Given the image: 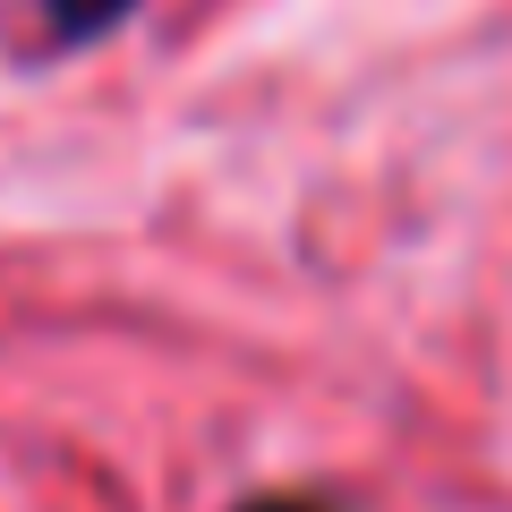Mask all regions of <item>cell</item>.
<instances>
[{"instance_id":"cell-1","label":"cell","mask_w":512,"mask_h":512,"mask_svg":"<svg viewBox=\"0 0 512 512\" xmlns=\"http://www.w3.org/2000/svg\"><path fill=\"white\" fill-rule=\"evenodd\" d=\"M137 0H43V43H94L128 18Z\"/></svg>"},{"instance_id":"cell-2","label":"cell","mask_w":512,"mask_h":512,"mask_svg":"<svg viewBox=\"0 0 512 512\" xmlns=\"http://www.w3.org/2000/svg\"><path fill=\"white\" fill-rule=\"evenodd\" d=\"M239 512H333V504H316V495H248Z\"/></svg>"}]
</instances>
